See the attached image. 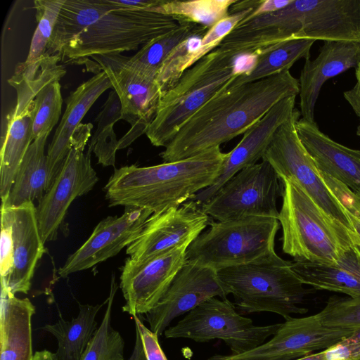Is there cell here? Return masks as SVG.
<instances>
[{
	"label": "cell",
	"instance_id": "obj_4",
	"mask_svg": "<svg viewBox=\"0 0 360 360\" xmlns=\"http://www.w3.org/2000/svg\"><path fill=\"white\" fill-rule=\"evenodd\" d=\"M248 56L217 48L186 70L162 95L155 117L146 132L150 143L166 147L211 97L233 78L253 68L254 63H242Z\"/></svg>",
	"mask_w": 360,
	"mask_h": 360
},
{
	"label": "cell",
	"instance_id": "obj_19",
	"mask_svg": "<svg viewBox=\"0 0 360 360\" xmlns=\"http://www.w3.org/2000/svg\"><path fill=\"white\" fill-rule=\"evenodd\" d=\"M152 214L147 209L125 207L121 216H109L103 219L89 238L60 267L59 276L64 278L91 269L115 256L135 240Z\"/></svg>",
	"mask_w": 360,
	"mask_h": 360
},
{
	"label": "cell",
	"instance_id": "obj_28",
	"mask_svg": "<svg viewBox=\"0 0 360 360\" xmlns=\"http://www.w3.org/2000/svg\"><path fill=\"white\" fill-rule=\"evenodd\" d=\"M105 304L107 300L101 304H79V313L75 318L67 321L60 317L56 323L42 327L57 340V360H81L98 328L97 314Z\"/></svg>",
	"mask_w": 360,
	"mask_h": 360
},
{
	"label": "cell",
	"instance_id": "obj_49",
	"mask_svg": "<svg viewBox=\"0 0 360 360\" xmlns=\"http://www.w3.org/2000/svg\"><path fill=\"white\" fill-rule=\"evenodd\" d=\"M358 136H360V124L357 127V131H356Z\"/></svg>",
	"mask_w": 360,
	"mask_h": 360
},
{
	"label": "cell",
	"instance_id": "obj_12",
	"mask_svg": "<svg viewBox=\"0 0 360 360\" xmlns=\"http://www.w3.org/2000/svg\"><path fill=\"white\" fill-rule=\"evenodd\" d=\"M300 115V112L295 109L290 117L277 129L262 160L271 165L281 180L295 181L328 214L352 230L346 210L325 184L298 136L296 122Z\"/></svg>",
	"mask_w": 360,
	"mask_h": 360
},
{
	"label": "cell",
	"instance_id": "obj_6",
	"mask_svg": "<svg viewBox=\"0 0 360 360\" xmlns=\"http://www.w3.org/2000/svg\"><path fill=\"white\" fill-rule=\"evenodd\" d=\"M103 4L97 18L58 53L61 60L83 62L95 56L136 50L179 25L172 15L120 7L110 0Z\"/></svg>",
	"mask_w": 360,
	"mask_h": 360
},
{
	"label": "cell",
	"instance_id": "obj_46",
	"mask_svg": "<svg viewBox=\"0 0 360 360\" xmlns=\"http://www.w3.org/2000/svg\"><path fill=\"white\" fill-rule=\"evenodd\" d=\"M135 344L133 352L128 360H147L138 330L136 328Z\"/></svg>",
	"mask_w": 360,
	"mask_h": 360
},
{
	"label": "cell",
	"instance_id": "obj_2",
	"mask_svg": "<svg viewBox=\"0 0 360 360\" xmlns=\"http://www.w3.org/2000/svg\"><path fill=\"white\" fill-rule=\"evenodd\" d=\"M226 153L214 147L184 160L115 168L104 187L110 206L144 208L153 214L179 207L217 178Z\"/></svg>",
	"mask_w": 360,
	"mask_h": 360
},
{
	"label": "cell",
	"instance_id": "obj_25",
	"mask_svg": "<svg viewBox=\"0 0 360 360\" xmlns=\"http://www.w3.org/2000/svg\"><path fill=\"white\" fill-rule=\"evenodd\" d=\"M35 307L1 284L0 360H33L32 319Z\"/></svg>",
	"mask_w": 360,
	"mask_h": 360
},
{
	"label": "cell",
	"instance_id": "obj_47",
	"mask_svg": "<svg viewBox=\"0 0 360 360\" xmlns=\"http://www.w3.org/2000/svg\"><path fill=\"white\" fill-rule=\"evenodd\" d=\"M33 360H57L55 353L47 349L34 352Z\"/></svg>",
	"mask_w": 360,
	"mask_h": 360
},
{
	"label": "cell",
	"instance_id": "obj_3",
	"mask_svg": "<svg viewBox=\"0 0 360 360\" xmlns=\"http://www.w3.org/2000/svg\"><path fill=\"white\" fill-rule=\"evenodd\" d=\"M281 181L278 220L283 252L294 261L340 264L352 250V230L328 214L295 181Z\"/></svg>",
	"mask_w": 360,
	"mask_h": 360
},
{
	"label": "cell",
	"instance_id": "obj_22",
	"mask_svg": "<svg viewBox=\"0 0 360 360\" xmlns=\"http://www.w3.org/2000/svg\"><path fill=\"white\" fill-rule=\"evenodd\" d=\"M9 207L12 214L13 266L8 278H1V284L14 295L27 294L37 264L45 252L44 243L34 202H26Z\"/></svg>",
	"mask_w": 360,
	"mask_h": 360
},
{
	"label": "cell",
	"instance_id": "obj_16",
	"mask_svg": "<svg viewBox=\"0 0 360 360\" xmlns=\"http://www.w3.org/2000/svg\"><path fill=\"white\" fill-rule=\"evenodd\" d=\"M188 246H177L141 262L127 259L120 276V288L125 300L122 311L132 316L150 311L185 263Z\"/></svg>",
	"mask_w": 360,
	"mask_h": 360
},
{
	"label": "cell",
	"instance_id": "obj_7",
	"mask_svg": "<svg viewBox=\"0 0 360 360\" xmlns=\"http://www.w3.org/2000/svg\"><path fill=\"white\" fill-rule=\"evenodd\" d=\"M58 54L45 53L32 63L17 64L8 84L17 93L15 108L7 115L5 133L1 136L0 194L5 200L11 191L21 161L33 142V119L35 98L40 89L52 81H60L65 75Z\"/></svg>",
	"mask_w": 360,
	"mask_h": 360
},
{
	"label": "cell",
	"instance_id": "obj_17",
	"mask_svg": "<svg viewBox=\"0 0 360 360\" xmlns=\"http://www.w3.org/2000/svg\"><path fill=\"white\" fill-rule=\"evenodd\" d=\"M212 219L193 200L179 207L153 214L143 229L126 250L129 257L141 262L177 246L190 245Z\"/></svg>",
	"mask_w": 360,
	"mask_h": 360
},
{
	"label": "cell",
	"instance_id": "obj_40",
	"mask_svg": "<svg viewBox=\"0 0 360 360\" xmlns=\"http://www.w3.org/2000/svg\"><path fill=\"white\" fill-rule=\"evenodd\" d=\"M320 172L325 184L343 207L349 213L360 217V199L358 195L339 181L321 171Z\"/></svg>",
	"mask_w": 360,
	"mask_h": 360
},
{
	"label": "cell",
	"instance_id": "obj_14",
	"mask_svg": "<svg viewBox=\"0 0 360 360\" xmlns=\"http://www.w3.org/2000/svg\"><path fill=\"white\" fill-rule=\"evenodd\" d=\"M355 332L326 326L316 314L290 317L269 341L255 349L238 355L214 354L207 360H295L334 346Z\"/></svg>",
	"mask_w": 360,
	"mask_h": 360
},
{
	"label": "cell",
	"instance_id": "obj_5",
	"mask_svg": "<svg viewBox=\"0 0 360 360\" xmlns=\"http://www.w3.org/2000/svg\"><path fill=\"white\" fill-rule=\"evenodd\" d=\"M291 264L275 253L253 263L219 270L217 276L241 313L272 312L285 320L308 311L302 304L311 292L304 287Z\"/></svg>",
	"mask_w": 360,
	"mask_h": 360
},
{
	"label": "cell",
	"instance_id": "obj_42",
	"mask_svg": "<svg viewBox=\"0 0 360 360\" xmlns=\"http://www.w3.org/2000/svg\"><path fill=\"white\" fill-rule=\"evenodd\" d=\"M133 317L135 321V328L140 334L146 359L167 360L160 345L158 335L150 328H148L140 320L139 316H134Z\"/></svg>",
	"mask_w": 360,
	"mask_h": 360
},
{
	"label": "cell",
	"instance_id": "obj_50",
	"mask_svg": "<svg viewBox=\"0 0 360 360\" xmlns=\"http://www.w3.org/2000/svg\"><path fill=\"white\" fill-rule=\"evenodd\" d=\"M354 192L358 195V197L360 199V191H354Z\"/></svg>",
	"mask_w": 360,
	"mask_h": 360
},
{
	"label": "cell",
	"instance_id": "obj_36",
	"mask_svg": "<svg viewBox=\"0 0 360 360\" xmlns=\"http://www.w3.org/2000/svg\"><path fill=\"white\" fill-rule=\"evenodd\" d=\"M255 8L252 7L229 14L226 18L209 28L201 39L198 47L186 56L182 67L183 73L204 56L216 49L232 30L248 17Z\"/></svg>",
	"mask_w": 360,
	"mask_h": 360
},
{
	"label": "cell",
	"instance_id": "obj_37",
	"mask_svg": "<svg viewBox=\"0 0 360 360\" xmlns=\"http://www.w3.org/2000/svg\"><path fill=\"white\" fill-rule=\"evenodd\" d=\"M207 30L208 28H205L182 41L165 60L156 77V82L162 93L179 81L184 74L182 67L186 56L198 47L201 39Z\"/></svg>",
	"mask_w": 360,
	"mask_h": 360
},
{
	"label": "cell",
	"instance_id": "obj_33",
	"mask_svg": "<svg viewBox=\"0 0 360 360\" xmlns=\"http://www.w3.org/2000/svg\"><path fill=\"white\" fill-rule=\"evenodd\" d=\"M59 81L44 86L35 98L33 119V140L50 134L61 115L63 98Z\"/></svg>",
	"mask_w": 360,
	"mask_h": 360
},
{
	"label": "cell",
	"instance_id": "obj_21",
	"mask_svg": "<svg viewBox=\"0 0 360 360\" xmlns=\"http://www.w3.org/2000/svg\"><path fill=\"white\" fill-rule=\"evenodd\" d=\"M359 63L360 42L352 41H324L315 59L305 60L298 80L302 119L316 122L315 106L324 83Z\"/></svg>",
	"mask_w": 360,
	"mask_h": 360
},
{
	"label": "cell",
	"instance_id": "obj_10",
	"mask_svg": "<svg viewBox=\"0 0 360 360\" xmlns=\"http://www.w3.org/2000/svg\"><path fill=\"white\" fill-rule=\"evenodd\" d=\"M282 192V181L271 165L262 160L240 171L200 207L217 221L249 217L278 219L276 201Z\"/></svg>",
	"mask_w": 360,
	"mask_h": 360
},
{
	"label": "cell",
	"instance_id": "obj_11",
	"mask_svg": "<svg viewBox=\"0 0 360 360\" xmlns=\"http://www.w3.org/2000/svg\"><path fill=\"white\" fill-rule=\"evenodd\" d=\"M92 129L91 123L80 124L77 128L59 173L37 207L39 229L44 243L56 238L73 200L89 192L98 181L91 165V153H84Z\"/></svg>",
	"mask_w": 360,
	"mask_h": 360
},
{
	"label": "cell",
	"instance_id": "obj_35",
	"mask_svg": "<svg viewBox=\"0 0 360 360\" xmlns=\"http://www.w3.org/2000/svg\"><path fill=\"white\" fill-rule=\"evenodd\" d=\"M326 326L345 330H360V297H331L324 308L316 314Z\"/></svg>",
	"mask_w": 360,
	"mask_h": 360
},
{
	"label": "cell",
	"instance_id": "obj_41",
	"mask_svg": "<svg viewBox=\"0 0 360 360\" xmlns=\"http://www.w3.org/2000/svg\"><path fill=\"white\" fill-rule=\"evenodd\" d=\"M323 351L327 360H360V337L354 333Z\"/></svg>",
	"mask_w": 360,
	"mask_h": 360
},
{
	"label": "cell",
	"instance_id": "obj_20",
	"mask_svg": "<svg viewBox=\"0 0 360 360\" xmlns=\"http://www.w3.org/2000/svg\"><path fill=\"white\" fill-rule=\"evenodd\" d=\"M295 98L296 96H292L282 99L250 127L238 145L226 153L214 182L198 192L191 200L201 206L237 173L262 159L277 129L290 117L295 109Z\"/></svg>",
	"mask_w": 360,
	"mask_h": 360
},
{
	"label": "cell",
	"instance_id": "obj_18",
	"mask_svg": "<svg viewBox=\"0 0 360 360\" xmlns=\"http://www.w3.org/2000/svg\"><path fill=\"white\" fill-rule=\"evenodd\" d=\"M226 296L216 270L186 259L164 295L146 314V320L160 336L175 318L212 297Z\"/></svg>",
	"mask_w": 360,
	"mask_h": 360
},
{
	"label": "cell",
	"instance_id": "obj_38",
	"mask_svg": "<svg viewBox=\"0 0 360 360\" xmlns=\"http://www.w3.org/2000/svg\"><path fill=\"white\" fill-rule=\"evenodd\" d=\"M0 240V274L1 278L6 279L10 275L13 266V245L12 214L9 207L1 205Z\"/></svg>",
	"mask_w": 360,
	"mask_h": 360
},
{
	"label": "cell",
	"instance_id": "obj_48",
	"mask_svg": "<svg viewBox=\"0 0 360 360\" xmlns=\"http://www.w3.org/2000/svg\"><path fill=\"white\" fill-rule=\"evenodd\" d=\"M295 360H327L324 351L318 353H312Z\"/></svg>",
	"mask_w": 360,
	"mask_h": 360
},
{
	"label": "cell",
	"instance_id": "obj_26",
	"mask_svg": "<svg viewBox=\"0 0 360 360\" xmlns=\"http://www.w3.org/2000/svg\"><path fill=\"white\" fill-rule=\"evenodd\" d=\"M291 268L304 285L351 297H360V266L352 250L338 265L294 261Z\"/></svg>",
	"mask_w": 360,
	"mask_h": 360
},
{
	"label": "cell",
	"instance_id": "obj_29",
	"mask_svg": "<svg viewBox=\"0 0 360 360\" xmlns=\"http://www.w3.org/2000/svg\"><path fill=\"white\" fill-rule=\"evenodd\" d=\"M314 42L311 39H294L266 49L257 55L256 63L250 72L234 78L231 84L252 82L290 70L298 60L309 58Z\"/></svg>",
	"mask_w": 360,
	"mask_h": 360
},
{
	"label": "cell",
	"instance_id": "obj_32",
	"mask_svg": "<svg viewBox=\"0 0 360 360\" xmlns=\"http://www.w3.org/2000/svg\"><path fill=\"white\" fill-rule=\"evenodd\" d=\"M117 288L112 278L102 322L81 360H124V339L111 324L113 300Z\"/></svg>",
	"mask_w": 360,
	"mask_h": 360
},
{
	"label": "cell",
	"instance_id": "obj_1",
	"mask_svg": "<svg viewBox=\"0 0 360 360\" xmlns=\"http://www.w3.org/2000/svg\"><path fill=\"white\" fill-rule=\"evenodd\" d=\"M231 81L184 124L160 153L164 162L219 147L244 134L276 103L300 91L299 81L290 70L240 85Z\"/></svg>",
	"mask_w": 360,
	"mask_h": 360
},
{
	"label": "cell",
	"instance_id": "obj_24",
	"mask_svg": "<svg viewBox=\"0 0 360 360\" xmlns=\"http://www.w3.org/2000/svg\"><path fill=\"white\" fill-rule=\"evenodd\" d=\"M112 84L103 71L80 84L66 98V108L49 146V188L59 173L69 152L71 138L92 105Z\"/></svg>",
	"mask_w": 360,
	"mask_h": 360
},
{
	"label": "cell",
	"instance_id": "obj_45",
	"mask_svg": "<svg viewBox=\"0 0 360 360\" xmlns=\"http://www.w3.org/2000/svg\"><path fill=\"white\" fill-rule=\"evenodd\" d=\"M352 227V252L360 266V217H357L346 210Z\"/></svg>",
	"mask_w": 360,
	"mask_h": 360
},
{
	"label": "cell",
	"instance_id": "obj_31",
	"mask_svg": "<svg viewBox=\"0 0 360 360\" xmlns=\"http://www.w3.org/2000/svg\"><path fill=\"white\" fill-rule=\"evenodd\" d=\"M237 0L165 1L152 12L172 15L179 22H193L207 28L229 15Z\"/></svg>",
	"mask_w": 360,
	"mask_h": 360
},
{
	"label": "cell",
	"instance_id": "obj_43",
	"mask_svg": "<svg viewBox=\"0 0 360 360\" xmlns=\"http://www.w3.org/2000/svg\"><path fill=\"white\" fill-rule=\"evenodd\" d=\"M356 83L349 90L343 93L345 100L360 120V63L355 68Z\"/></svg>",
	"mask_w": 360,
	"mask_h": 360
},
{
	"label": "cell",
	"instance_id": "obj_23",
	"mask_svg": "<svg viewBox=\"0 0 360 360\" xmlns=\"http://www.w3.org/2000/svg\"><path fill=\"white\" fill-rule=\"evenodd\" d=\"M296 129L321 172L353 191H360V150L335 141L321 131L316 122L299 119Z\"/></svg>",
	"mask_w": 360,
	"mask_h": 360
},
{
	"label": "cell",
	"instance_id": "obj_9",
	"mask_svg": "<svg viewBox=\"0 0 360 360\" xmlns=\"http://www.w3.org/2000/svg\"><path fill=\"white\" fill-rule=\"evenodd\" d=\"M281 323L255 326L242 316L228 299L212 297L187 313L164 332L166 338H185L197 342L222 340L232 355L248 352L274 335Z\"/></svg>",
	"mask_w": 360,
	"mask_h": 360
},
{
	"label": "cell",
	"instance_id": "obj_13",
	"mask_svg": "<svg viewBox=\"0 0 360 360\" xmlns=\"http://www.w3.org/2000/svg\"><path fill=\"white\" fill-rule=\"evenodd\" d=\"M86 68L108 75L113 90L120 100L122 120L129 122L130 129L119 139L118 150L131 145L146 130L155 117L162 95L156 79L148 77L129 66L127 56L121 53L95 56Z\"/></svg>",
	"mask_w": 360,
	"mask_h": 360
},
{
	"label": "cell",
	"instance_id": "obj_39",
	"mask_svg": "<svg viewBox=\"0 0 360 360\" xmlns=\"http://www.w3.org/2000/svg\"><path fill=\"white\" fill-rule=\"evenodd\" d=\"M122 119V106L117 92L112 90L102 106L101 110L96 116L95 121L97 127L91 136L89 143L93 142L105 129L114 126L115 123Z\"/></svg>",
	"mask_w": 360,
	"mask_h": 360
},
{
	"label": "cell",
	"instance_id": "obj_34",
	"mask_svg": "<svg viewBox=\"0 0 360 360\" xmlns=\"http://www.w3.org/2000/svg\"><path fill=\"white\" fill-rule=\"evenodd\" d=\"M64 2L65 0L34 1L37 26L25 60L27 63H32L45 55Z\"/></svg>",
	"mask_w": 360,
	"mask_h": 360
},
{
	"label": "cell",
	"instance_id": "obj_15",
	"mask_svg": "<svg viewBox=\"0 0 360 360\" xmlns=\"http://www.w3.org/2000/svg\"><path fill=\"white\" fill-rule=\"evenodd\" d=\"M285 9L294 39L360 42V0H292Z\"/></svg>",
	"mask_w": 360,
	"mask_h": 360
},
{
	"label": "cell",
	"instance_id": "obj_44",
	"mask_svg": "<svg viewBox=\"0 0 360 360\" xmlns=\"http://www.w3.org/2000/svg\"><path fill=\"white\" fill-rule=\"evenodd\" d=\"M292 1V0H261L259 4L246 18H252L277 11L286 7Z\"/></svg>",
	"mask_w": 360,
	"mask_h": 360
},
{
	"label": "cell",
	"instance_id": "obj_27",
	"mask_svg": "<svg viewBox=\"0 0 360 360\" xmlns=\"http://www.w3.org/2000/svg\"><path fill=\"white\" fill-rule=\"evenodd\" d=\"M44 134L29 146L18 169L7 198L1 205L15 207L26 202L41 200L49 188V167L45 145L49 136Z\"/></svg>",
	"mask_w": 360,
	"mask_h": 360
},
{
	"label": "cell",
	"instance_id": "obj_8",
	"mask_svg": "<svg viewBox=\"0 0 360 360\" xmlns=\"http://www.w3.org/2000/svg\"><path fill=\"white\" fill-rule=\"evenodd\" d=\"M209 226L189 245L186 260L217 271L253 263L276 253L275 238L280 226L276 218L212 220Z\"/></svg>",
	"mask_w": 360,
	"mask_h": 360
},
{
	"label": "cell",
	"instance_id": "obj_30",
	"mask_svg": "<svg viewBox=\"0 0 360 360\" xmlns=\"http://www.w3.org/2000/svg\"><path fill=\"white\" fill-rule=\"evenodd\" d=\"M205 28L207 27L181 21L173 30L144 44L133 56H127V62L139 72L156 79L161 66L174 48Z\"/></svg>",
	"mask_w": 360,
	"mask_h": 360
}]
</instances>
